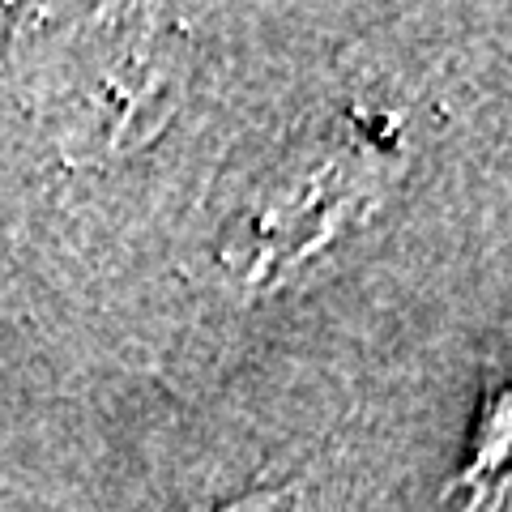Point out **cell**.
<instances>
[{"instance_id": "obj_1", "label": "cell", "mask_w": 512, "mask_h": 512, "mask_svg": "<svg viewBox=\"0 0 512 512\" xmlns=\"http://www.w3.org/2000/svg\"><path fill=\"white\" fill-rule=\"evenodd\" d=\"M504 453H508V397H500V402H495V423H487L483 448H478V466L461 474L457 487L448 491L453 500H461V512H470L478 500H483V474H487L491 466H504Z\"/></svg>"}, {"instance_id": "obj_2", "label": "cell", "mask_w": 512, "mask_h": 512, "mask_svg": "<svg viewBox=\"0 0 512 512\" xmlns=\"http://www.w3.org/2000/svg\"><path fill=\"white\" fill-rule=\"evenodd\" d=\"M222 512H308V500H303L299 491L282 487V491H261V495H248V500H239Z\"/></svg>"}]
</instances>
